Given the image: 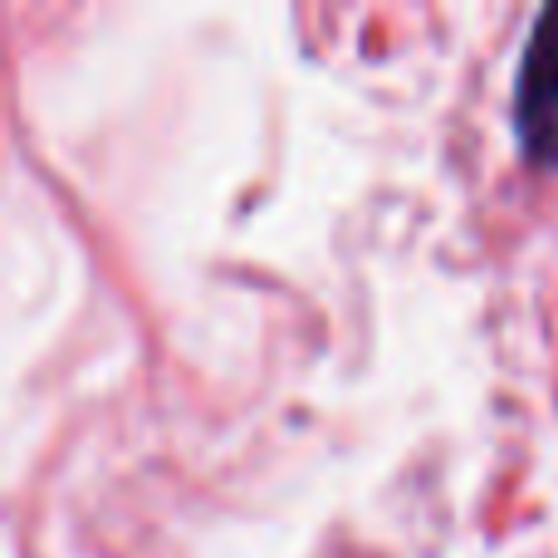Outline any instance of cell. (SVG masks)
I'll return each mask as SVG.
<instances>
[{"label": "cell", "instance_id": "6da1fadb", "mask_svg": "<svg viewBox=\"0 0 558 558\" xmlns=\"http://www.w3.org/2000/svg\"><path fill=\"white\" fill-rule=\"evenodd\" d=\"M514 133L534 162H558V5H544L530 25L514 84Z\"/></svg>", "mask_w": 558, "mask_h": 558}]
</instances>
